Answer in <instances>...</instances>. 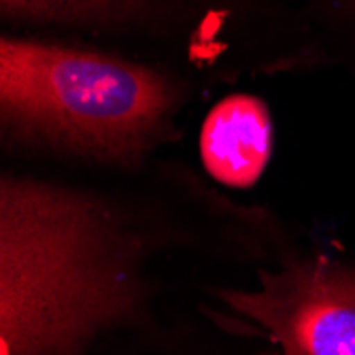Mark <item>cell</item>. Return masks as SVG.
Here are the masks:
<instances>
[{"instance_id": "3957f363", "label": "cell", "mask_w": 355, "mask_h": 355, "mask_svg": "<svg viewBox=\"0 0 355 355\" xmlns=\"http://www.w3.org/2000/svg\"><path fill=\"white\" fill-rule=\"evenodd\" d=\"M217 294L283 355H355V264L313 257Z\"/></svg>"}, {"instance_id": "7a4b0ae2", "label": "cell", "mask_w": 355, "mask_h": 355, "mask_svg": "<svg viewBox=\"0 0 355 355\" xmlns=\"http://www.w3.org/2000/svg\"><path fill=\"white\" fill-rule=\"evenodd\" d=\"M168 83L139 64L3 39L0 109L17 132L98 157H130L164 125Z\"/></svg>"}, {"instance_id": "277c9868", "label": "cell", "mask_w": 355, "mask_h": 355, "mask_svg": "<svg viewBox=\"0 0 355 355\" xmlns=\"http://www.w3.org/2000/svg\"><path fill=\"white\" fill-rule=\"evenodd\" d=\"M272 151V125L266 107L251 96H230L207 117L200 155L221 183L249 187L262 177Z\"/></svg>"}, {"instance_id": "6da1fadb", "label": "cell", "mask_w": 355, "mask_h": 355, "mask_svg": "<svg viewBox=\"0 0 355 355\" xmlns=\"http://www.w3.org/2000/svg\"><path fill=\"white\" fill-rule=\"evenodd\" d=\"M137 245L98 200L0 183V355H81L141 300Z\"/></svg>"}, {"instance_id": "5b68a950", "label": "cell", "mask_w": 355, "mask_h": 355, "mask_svg": "<svg viewBox=\"0 0 355 355\" xmlns=\"http://www.w3.org/2000/svg\"><path fill=\"white\" fill-rule=\"evenodd\" d=\"M3 9L11 15L26 17H89L101 15L132 0H0Z\"/></svg>"}]
</instances>
